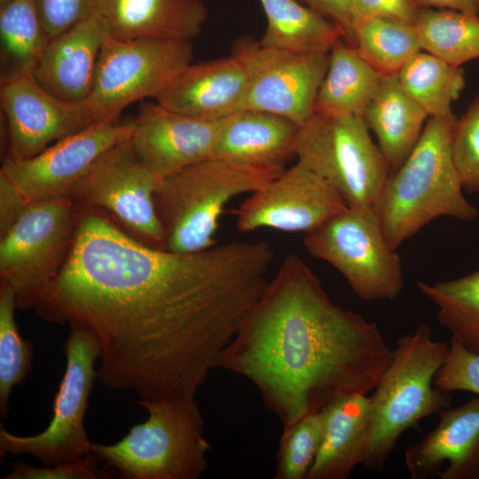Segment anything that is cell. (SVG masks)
Here are the masks:
<instances>
[{"label": "cell", "mask_w": 479, "mask_h": 479, "mask_svg": "<svg viewBox=\"0 0 479 479\" xmlns=\"http://www.w3.org/2000/svg\"><path fill=\"white\" fill-rule=\"evenodd\" d=\"M309 254L334 266L363 301L394 300L404 279L375 210L347 207L306 234Z\"/></svg>", "instance_id": "30bf717a"}, {"label": "cell", "mask_w": 479, "mask_h": 479, "mask_svg": "<svg viewBox=\"0 0 479 479\" xmlns=\"http://www.w3.org/2000/svg\"><path fill=\"white\" fill-rule=\"evenodd\" d=\"M353 27L370 18H389L415 24L419 9L412 0H352Z\"/></svg>", "instance_id": "74e56055"}, {"label": "cell", "mask_w": 479, "mask_h": 479, "mask_svg": "<svg viewBox=\"0 0 479 479\" xmlns=\"http://www.w3.org/2000/svg\"><path fill=\"white\" fill-rule=\"evenodd\" d=\"M93 0H34L39 20L50 39L90 14Z\"/></svg>", "instance_id": "8d00e7d4"}, {"label": "cell", "mask_w": 479, "mask_h": 479, "mask_svg": "<svg viewBox=\"0 0 479 479\" xmlns=\"http://www.w3.org/2000/svg\"><path fill=\"white\" fill-rule=\"evenodd\" d=\"M319 412L322 440L306 479H347L364 459L371 415L369 397L345 396Z\"/></svg>", "instance_id": "603a6c76"}, {"label": "cell", "mask_w": 479, "mask_h": 479, "mask_svg": "<svg viewBox=\"0 0 479 479\" xmlns=\"http://www.w3.org/2000/svg\"><path fill=\"white\" fill-rule=\"evenodd\" d=\"M136 127L130 122H94L60 139L37 155L16 161L4 158V172L28 202L68 196L93 162L115 145L130 138Z\"/></svg>", "instance_id": "9a60e30c"}, {"label": "cell", "mask_w": 479, "mask_h": 479, "mask_svg": "<svg viewBox=\"0 0 479 479\" xmlns=\"http://www.w3.org/2000/svg\"><path fill=\"white\" fill-rule=\"evenodd\" d=\"M436 427L408 446L412 479H479V397L445 408Z\"/></svg>", "instance_id": "ac0fdd59"}, {"label": "cell", "mask_w": 479, "mask_h": 479, "mask_svg": "<svg viewBox=\"0 0 479 479\" xmlns=\"http://www.w3.org/2000/svg\"><path fill=\"white\" fill-rule=\"evenodd\" d=\"M16 302L12 289L0 284V413L4 418L12 388L32 370L33 343L25 341L15 322Z\"/></svg>", "instance_id": "1f68e13d"}, {"label": "cell", "mask_w": 479, "mask_h": 479, "mask_svg": "<svg viewBox=\"0 0 479 479\" xmlns=\"http://www.w3.org/2000/svg\"><path fill=\"white\" fill-rule=\"evenodd\" d=\"M478 4H479V0H477Z\"/></svg>", "instance_id": "7bdbcfd3"}, {"label": "cell", "mask_w": 479, "mask_h": 479, "mask_svg": "<svg viewBox=\"0 0 479 479\" xmlns=\"http://www.w3.org/2000/svg\"><path fill=\"white\" fill-rule=\"evenodd\" d=\"M267 25L261 44L294 52H329L344 39L337 24L295 0H259Z\"/></svg>", "instance_id": "484cf974"}, {"label": "cell", "mask_w": 479, "mask_h": 479, "mask_svg": "<svg viewBox=\"0 0 479 479\" xmlns=\"http://www.w3.org/2000/svg\"><path fill=\"white\" fill-rule=\"evenodd\" d=\"M247 75L234 55L187 65L155 98L173 112L222 121L244 108Z\"/></svg>", "instance_id": "d6986e66"}, {"label": "cell", "mask_w": 479, "mask_h": 479, "mask_svg": "<svg viewBox=\"0 0 479 479\" xmlns=\"http://www.w3.org/2000/svg\"><path fill=\"white\" fill-rule=\"evenodd\" d=\"M449 345L432 338L431 328L420 324L397 342L392 358L368 397L370 425L361 466L384 469L399 437L422 419L451 406L449 392L434 385Z\"/></svg>", "instance_id": "277c9868"}, {"label": "cell", "mask_w": 479, "mask_h": 479, "mask_svg": "<svg viewBox=\"0 0 479 479\" xmlns=\"http://www.w3.org/2000/svg\"><path fill=\"white\" fill-rule=\"evenodd\" d=\"M347 207L330 185L297 161L243 201L236 226L242 232L271 228L307 234Z\"/></svg>", "instance_id": "5bb4252c"}, {"label": "cell", "mask_w": 479, "mask_h": 479, "mask_svg": "<svg viewBox=\"0 0 479 479\" xmlns=\"http://www.w3.org/2000/svg\"><path fill=\"white\" fill-rule=\"evenodd\" d=\"M308 7L331 19L342 29L346 42L353 45L352 0H302Z\"/></svg>", "instance_id": "ab89813d"}, {"label": "cell", "mask_w": 479, "mask_h": 479, "mask_svg": "<svg viewBox=\"0 0 479 479\" xmlns=\"http://www.w3.org/2000/svg\"><path fill=\"white\" fill-rule=\"evenodd\" d=\"M109 37L106 25L90 13L49 41L33 76L60 99L85 102L94 85L99 52Z\"/></svg>", "instance_id": "ffe728a7"}, {"label": "cell", "mask_w": 479, "mask_h": 479, "mask_svg": "<svg viewBox=\"0 0 479 479\" xmlns=\"http://www.w3.org/2000/svg\"><path fill=\"white\" fill-rule=\"evenodd\" d=\"M422 49L454 66L479 58V17L421 8L414 24Z\"/></svg>", "instance_id": "f546056e"}, {"label": "cell", "mask_w": 479, "mask_h": 479, "mask_svg": "<svg viewBox=\"0 0 479 479\" xmlns=\"http://www.w3.org/2000/svg\"><path fill=\"white\" fill-rule=\"evenodd\" d=\"M7 1H9V0H0V4H3L4 3H6Z\"/></svg>", "instance_id": "b9f144b4"}, {"label": "cell", "mask_w": 479, "mask_h": 479, "mask_svg": "<svg viewBox=\"0 0 479 479\" xmlns=\"http://www.w3.org/2000/svg\"><path fill=\"white\" fill-rule=\"evenodd\" d=\"M417 287L436 306V320L451 338L479 354V270L433 284L419 280Z\"/></svg>", "instance_id": "f1b7e54d"}, {"label": "cell", "mask_w": 479, "mask_h": 479, "mask_svg": "<svg viewBox=\"0 0 479 479\" xmlns=\"http://www.w3.org/2000/svg\"><path fill=\"white\" fill-rule=\"evenodd\" d=\"M65 343L66 370L54 397L53 416L41 433L20 436L0 427V454L35 456L51 467L81 459L91 452L84 428L89 397L97 378L95 363L100 348L90 329L72 324Z\"/></svg>", "instance_id": "8fae6325"}, {"label": "cell", "mask_w": 479, "mask_h": 479, "mask_svg": "<svg viewBox=\"0 0 479 479\" xmlns=\"http://www.w3.org/2000/svg\"><path fill=\"white\" fill-rule=\"evenodd\" d=\"M90 13L115 39L192 40L200 34L208 11L202 0H93Z\"/></svg>", "instance_id": "7402d4cb"}, {"label": "cell", "mask_w": 479, "mask_h": 479, "mask_svg": "<svg viewBox=\"0 0 479 479\" xmlns=\"http://www.w3.org/2000/svg\"><path fill=\"white\" fill-rule=\"evenodd\" d=\"M50 40L34 0L0 4L1 84L33 75Z\"/></svg>", "instance_id": "4316f807"}, {"label": "cell", "mask_w": 479, "mask_h": 479, "mask_svg": "<svg viewBox=\"0 0 479 479\" xmlns=\"http://www.w3.org/2000/svg\"><path fill=\"white\" fill-rule=\"evenodd\" d=\"M68 259L35 307L98 339L97 378L144 400H192L264 292L267 241L177 253L137 240L107 214L80 208Z\"/></svg>", "instance_id": "6da1fadb"}, {"label": "cell", "mask_w": 479, "mask_h": 479, "mask_svg": "<svg viewBox=\"0 0 479 479\" xmlns=\"http://www.w3.org/2000/svg\"><path fill=\"white\" fill-rule=\"evenodd\" d=\"M80 210L68 196L28 202L0 238V284L19 310L35 309L65 266L75 243Z\"/></svg>", "instance_id": "ba28073f"}, {"label": "cell", "mask_w": 479, "mask_h": 479, "mask_svg": "<svg viewBox=\"0 0 479 479\" xmlns=\"http://www.w3.org/2000/svg\"><path fill=\"white\" fill-rule=\"evenodd\" d=\"M452 152L463 189L479 194V95L457 120Z\"/></svg>", "instance_id": "836d02e7"}, {"label": "cell", "mask_w": 479, "mask_h": 479, "mask_svg": "<svg viewBox=\"0 0 479 479\" xmlns=\"http://www.w3.org/2000/svg\"><path fill=\"white\" fill-rule=\"evenodd\" d=\"M457 120L453 114L428 117L417 144L383 187L375 211L394 250L439 216L473 221L479 215L463 194L453 159Z\"/></svg>", "instance_id": "3957f363"}, {"label": "cell", "mask_w": 479, "mask_h": 479, "mask_svg": "<svg viewBox=\"0 0 479 479\" xmlns=\"http://www.w3.org/2000/svg\"><path fill=\"white\" fill-rule=\"evenodd\" d=\"M342 39L329 51V64L317 93L314 112L362 117L386 75L373 68Z\"/></svg>", "instance_id": "d4e9b609"}, {"label": "cell", "mask_w": 479, "mask_h": 479, "mask_svg": "<svg viewBox=\"0 0 479 479\" xmlns=\"http://www.w3.org/2000/svg\"><path fill=\"white\" fill-rule=\"evenodd\" d=\"M8 153L4 158L27 160L53 141L75 134L94 123L86 102H69L45 90L33 75L1 84Z\"/></svg>", "instance_id": "2e32d148"}, {"label": "cell", "mask_w": 479, "mask_h": 479, "mask_svg": "<svg viewBox=\"0 0 479 479\" xmlns=\"http://www.w3.org/2000/svg\"><path fill=\"white\" fill-rule=\"evenodd\" d=\"M323 434L319 412H310L283 428L277 453L275 479H306L319 450Z\"/></svg>", "instance_id": "d6a6232c"}, {"label": "cell", "mask_w": 479, "mask_h": 479, "mask_svg": "<svg viewBox=\"0 0 479 479\" xmlns=\"http://www.w3.org/2000/svg\"><path fill=\"white\" fill-rule=\"evenodd\" d=\"M27 204L20 191L0 171V238L12 229Z\"/></svg>", "instance_id": "f35d334b"}, {"label": "cell", "mask_w": 479, "mask_h": 479, "mask_svg": "<svg viewBox=\"0 0 479 479\" xmlns=\"http://www.w3.org/2000/svg\"><path fill=\"white\" fill-rule=\"evenodd\" d=\"M102 461L92 452L84 457L51 467H35L16 462L10 474L2 479H107L118 473L107 466L99 467Z\"/></svg>", "instance_id": "d590c367"}, {"label": "cell", "mask_w": 479, "mask_h": 479, "mask_svg": "<svg viewBox=\"0 0 479 479\" xmlns=\"http://www.w3.org/2000/svg\"><path fill=\"white\" fill-rule=\"evenodd\" d=\"M403 90L428 116L452 114V103L465 87L464 71L425 51L409 59L397 73Z\"/></svg>", "instance_id": "83f0119b"}, {"label": "cell", "mask_w": 479, "mask_h": 479, "mask_svg": "<svg viewBox=\"0 0 479 479\" xmlns=\"http://www.w3.org/2000/svg\"><path fill=\"white\" fill-rule=\"evenodd\" d=\"M283 170L251 169L210 158L161 177L154 202L164 232L163 249L191 253L215 246L227 203L261 189Z\"/></svg>", "instance_id": "8992f818"}, {"label": "cell", "mask_w": 479, "mask_h": 479, "mask_svg": "<svg viewBox=\"0 0 479 479\" xmlns=\"http://www.w3.org/2000/svg\"><path fill=\"white\" fill-rule=\"evenodd\" d=\"M161 178L139 160L128 139L100 155L68 197L80 208L105 212L141 242L163 248L154 202Z\"/></svg>", "instance_id": "7c38bea8"}, {"label": "cell", "mask_w": 479, "mask_h": 479, "mask_svg": "<svg viewBox=\"0 0 479 479\" xmlns=\"http://www.w3.org/2000/svg\"><path fill=\"white\" fill-rule=\"evenodd\" d=\"M418 8H436L457 11L471 15H478L477 0H412Z\"/></svg>", "instance_id": "60d3db41"}, {"label": "cell", "mask_w": 479, "mask_h": 479, "mask_svg": "<svg viewBox=\"0 0 479 479\" xmlns=\"http://www.w3.org/2000/svg\"><path fill=\"white\" fill-rule=\"evenodd\" d=\"M294 156L351 208L375 210L390 175L363 118L353 114L314 112L299 127Z\"/></svg>", "instance_id": "52a82bcc"}, {"label": "cell", "mask_w": 479, "mask_h": 479, "mask_svg": "<svg viewBox=\"0 0 479 479\" xmlns=\"http://www.w3.org/2000/svg\"><path fill=\"white\" fill-rule=\"evenodd\" d=\"M193 58L191 40L109 37L98 56L85 101L94 122H115L129 105L156 98Z\"/></svg>", "instance_id": "9c48e42d"}, {"label": "cell", "mask_w": 479, "mask_h": 479, "mask_svg": "<svg viewBox=\"0 0 479 479\" xmlns=\"http://www.w3.org/2000/svg\"><path fill=\"white\" fill-rule=\"evenodd\" d=\"M149 413L114 444L90 450L122 479H198L211 450L204 420L192 400H137Z\"/></svg>", "instance_id": "5b68a950"}, {"label": "cell", "mask_w": 479, "mask_h": 479, "mask_svg": "<svg viewBox=\"0 0 479 479\" xmlns=\"http://www.w3.org/2000/svg\"><path fill=\"white\" fill-rule=\"evenodd\" d=\"M130 143L139 160L165 177L210 159L221 121H207L142 102Z\"/></svg>", "instance_id": "e0dca14e"}, {"label": "cell", "mask_w": 479, "mask_h": 479, "mask_svg": "<svg viewBox=\"0 0 479 479\" xmlns=\"http://www.w3.org/2000/svg\"><path fill=\"white\" fill-rule=\"evenodd\" d=\"M434 385L444 392L467 391L479 397V354L467 350L459 342L451 338Z\"/></svg>", "instance_id": "e575fe53"}, {"label": "cell", "mask_w": 479, "mask_h": 479, "mask_svg": "<svg viewBox=\"0 0 479 479\" xmlns=\"http://www.w3.org/2000/svg\"><path fill=\"white\" fill-rule=\"evenodd\" d=\"M393 356L376 324L334 304L288 254L220 354L216 368L258 389L283 428L352 395H367Z\"/></svg>", "instance_id": "7a4b0ae2"}, {"label": "cell", "mask_w": 479, "mask_h": 479, "mask_svg": "<svg viewBox=\"0 0 479 479\" xmlns=\"http://www.w3.org/2000/svg\"><path fill=\"white\" fill-rule=\"evenodd\" d=\"M299 126L265 111L242 108L219 123L212 157L240 166L283 170L294 156Z\"/></svg>", "instance_id": "44dd1931"}, {"label": "cell", "mask_w": 479, "mask_h": 479, "mask_svg": "<svg viewBox=\"0 0 479 479\" xmlns=\"http://www.w3.org/2000/svg\"><path fill=\"white\" fill-rule=\"evenodd\" d=\"M353 46L359 55L383 75H392L422 45L414 25L389 18H370L355 24Z\"/></svg>", "instance_id": "4dcf8cb0"}, {"label": "cell", "mask_w": 479, "mask_h": 479, "mask_svg": "<svg viewBox=\"0 0 479 479\" xmlns=\"http://www.w3.org/2000/svg\"><path fill=\"white\" fill-rule=\"evenodd\" d=\"M232 54L240 59L247 75L244 108L286 117L299 127L313 114L329 52L302 53L267 47L246 35L232 43Z\"/></svg>", "instance_id": "4fadbf2b"}, {"label": "cell", "mask_w": 479, "mask_h": 479, "mask_svg": "<svg viewBox=\"0 0 479 479\" xmlns=\"http://www.w3.org/2000/svg\"><path fill=\"white\" fill-rule=\"evenodd\" d=\"M428 114L403 90L397 73L386 75L362 118L378 139L390 174L417 144Z\"/></svg>", "instance_id": "cb8c5ba5"}]
</instances>
